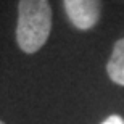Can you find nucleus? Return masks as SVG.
Wrapping results in <instances>:
<instances>
[{"mask_svg": "<svg viewBox=\"0 0 124 124\" xmlns=\"http://www.w3.org/2000/svg\"><path fill=\"white\" fill-rule=\"evenodd\" d=\"M101 124H124V119L121 118V116H118V115H111V116H108Z\"/></svg>", "mask_w": 124, "mask_h": 124, "instance_id": "4", "label": "nucleus"}, {"mask_svg": "<svg viewBox=\"0 0 124 124\" xmlns=\"http://www.w3.org/2000/svg\"><path fill=\"white\" fill-rule=\"evenodd\" d=\"M0 124H5V123H3V121H0Z\"/></svg>", "mask_w": 124, "mask_h": 124, "instance_id": "5", "label": "nucleus"}, {"mask_svg": "<svg viewBox=\"0 0 124 124\" xmlns=\"http://www.w3.org/2000/svg\"><path fill=\"white\" fill-rule=\"evenodd\" d=\"M63 3L71 24L81 31H89L100 21L101 0H63Z\"/></svg>", "mask_w": 124, "mask_h": 124, "instance_id": "2", "label": "nucleus"}, {"mask_svg": "<svg viewBox=\"0 0 124 124\" xmlns=\"http://www.w3.org/2000/svg\"><path fill=\"white\" fill-rule=\"evenodd\" d=\"M106 73L113 82L124 85V39L116 40L110 60L106 63Z\"/></svg>", "mask_w": 124, "mask_h": 124, "instance_id": "3", "label": "nucleus"}, {"mask_svg": "<svg viewBox=\"0 0 124 124\" xmlns=\"http://www.w3.org/2000/svg\"><path fill=\"white\" fill-rule=\"evenodd\" d=\"M52 31L48 0H19L16 44L24 53H36L45 45Z\"/></svg>", "mask_w": 124, "mask_h": 124, "instance_id": "1", "label": "nucleus"}]
</instances>
